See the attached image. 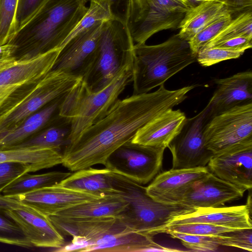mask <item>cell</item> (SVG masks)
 <instances>
[{"instance_id": "1", "label": "cell", "mask_w": 252, "mask_h": 252, "mask_svg": "<svg viewBox=\"0 0 252 252\" xmlns=\"http://www.w3.org/2000/svg\"><path fill=\"white\" fill-rule=\"evenodd\" d=\"M196 87L168 90L164 84L153 92L119 98L101 120L63 148L62 164L72 172L104 165L111 154L131 140L139 129L182 102Z\"/></svg>"}, {"instance_id": "2", "label": "cell", "mask_w": 252, "mask_h": 252, "mask_svg": "<svg viewBox=\"0 0 252 252\" xmlns=\"http://www.w3.org/2000/svg\"><path fill=\"white\" fill-rule=\"evenodd\" d=\"M89 0H47L10 42L16 60L59 48L88 10Z\"/></svg>"}, {"instance_id": "3", "label": "cell", "mask_w": 252, "mask_h": 252, "mask_svg": "<svg viewBox=\"0 0 252 252\" xmlns=\"http://www.w3.org/2000/svg\"><path fill=\"white\" fill-rule=\"evenodd\" d=\"M133 66V61L126 64L109 84L97 91L92 90L81 79L61 98L58 116L69 125L68 144L107 114L132 81Z\"/></svg>"}, {"instance_id": "4", "label": "cell", "mask_w": 252, "mask_h": 252, "mask_svg": "<svg viewBox=\"0 0 252 252\" xmlns=\"http://www.w3.org/2000/svg\"><path fill=\"white\" fill-rule=\"evenodd\" d=\"M196 61L189 42L178 34L157 45L134 44L133 94L149 92Z\"/></svg>"}, {"instance_id": "5", "label": "cell", "mask_w": 252, "mask_h": 252, "mask_svg": "<svg viewBox=\"0 0 252 252\" xmlns=\"http://www.w3.org/2000/svg\"><path fill=\"white\" fill-rule=\"evenodd\" d=\"M111 175L115 194L127 202L117 218L133 231L151 236L162 233L175 219L196 209L158 202L147 194L145 187L119 174L111 171Z\"/></svg>"}, {"instance_id": "6", "label": "cell", "mask_w": 252, "mask_h": 252, "mask_svg": "<svg viewBox=\"0 0 252 252\" xmlns=\"http://www.w3.org/2000/svg\"><path fill=\"white\" fill-rule=\"evenodd\" d=\"M134 45L126 24L114 19L104 22L96 49L77 74L92 90L102 89L133 61Z\"/></svg>"}, {"instance_id": "7", "label": "cell", "mask_w": 252, "mask_h": 252, "mask_svg": "<svg viewBox=\"0 0 252 252\" xmlns=\"http://www.w3.org/2000/svg\"><path fill=\"white\" fill-rule=\"evenodd\" d=\"M81 79L78 74L53 69L18 89L0 106V134L14 129L30 115L62 98Z\"/></svg>"}, {"instance_id": "8", "label": "cell", "mask_w": 252, "mask_h": 252, "mask_svg": "<svg viewBox=\"0 0 252 252\" xmlns=\"http://www.w3.org/2000/svg\"><path fill=\"white\" fill-rule=\"evenodd\" d=\"M189 8L179 0H129L127 26L134 43H145L159 32L178 29Z\"/></svg>"}, {"instance_id": "9", "label": "cell", "mask_w": 252, "mask_h": 252, "mask_svg": "<svg viewBox=\"0 0 252 252\" xmlns=\"http://www.w3.org/2000/svg\"><path fill=\"white\" fill-rule=\"evenodd\" d=\"M63 235L73 237L72 246L65 251L86 252L121 235L133 231L117 217L71 218L47 217Z\"/></svg>"}, {"instance_id": "10", "label": "cell", "mask_w": 252, "mask_h": 252, "mask_svg": "<svg viewBox=\"0 0 252 252\" xmlns=\"http://www.w3.org/2000/svg\"><path fill=\"white\" fill-rule=\"evenodd\" d=\"M203 132L206 146L213 154L252 142V102L212 117L205 124Z\"/></svg>"}, {"instance_id": "11", "label": "cell", "mask_w": 252, "mask_h": 252, "mask_svg": "<svg viewBox=\"0 0 252 252\" xmlns=\"http://www.w3.org/2000/svg\"><path fill=\"white\" fill-rule=\"evenodd\" d=\"M164 150L133 143L130 140L111 154L104 165L111 172L145 185L160 171Z\"/></svg>"}, {"instance_id": "12", "label": "cell", "mask_w": 252, "mask_h": 252, "mask_svg": "<svg viewBox=\"0 0 252 252\" xmlns=\"http://www.w3.org/2000/svg\"><path fill=\"white\" fill-rule=\"evenodd\" d=\"M208 122L205 107L195 116L187 118L180 132L168 145L172 157V169L203 167L214 155L205 144L204 127Z\"/></svg>"}, {"instance_id": "13", "label": "cell", "mask_w": 252, "mask_h": 252, "mask_svg": "<svg viewBox=\"0 0 252 252\" xmlns=\"http://www.w3.org/2000/svg\"><path fill=\"white\" fill-rule=\"evenodd\" d=\"M60 52L52 49L30 59L14 60L0 70V106L21 87L34 82L51 71Z\"/></svg>"}, {"instance_id": "14", "label": "cell", "mask_w": 252, "mask_h": 252, "mask_svg": "<svg viewBox=\"0 0 252 252\" xmlns=\"http://www.w3.org/2000/svg\"><path fill=\"white\" fill-rule=\"evenodd\" d=\"M209 171L219 178L245 190L252 187V142L236 145L214 154Z\"/></svg>"}, {"instance_id": "15", "label": "cell", "mask_w": 252, "mask_h": 252, "mask_svg": "<svg viewBox=\"0 0 252 252\" xmlns=\"http://www.w3.org/2000/svg\"><path fill=\"white\" fill-rule=\"evenodd\" d=\"M210 171L207 166L171 169L157 175L146 187L147 194L155 200L166 204L181 205L192 185Z\"/></svg>"}, {"instance_id": "16", "label": "cell", "mask_w": 252, "mask_h": 252, "mask_svg": "<svg viewBox=\"0 0 252 252\" xmlns=\"http://www.w3.org/2000/svg\"><path fill=\"white\" fill-rule=\"evenodd\" d=\"M4 214L20 228L33 247L59 249L65 245V240L48 218L25 205L9 209Z\"/></svg>"}, {"instance_id": "17", "label": "cell", "mask_w": 252, "mask_h": 252, "mask_svg": "<svg viewBox=\"0 0 252 252\" xmlns=\"http://www.w3.org/2000/svg\"><path fill=\"white\" fill-rule=\"evenodd\" d=\"M101 197H103L65 188L57 184L12 198L48 217L74 205Z\"/></svg>"}, {"instance_id": "18", "label": "cell", "mask_w": 252, "mask_h": 252, "mask_svg": "<svg viewBox=\"0 0 252 252\" xmlns=\"http://www.w3.org/2000/svg\"><path fill=\"white\" fill-rule=\"evenodd\" d=\"M216 90L208 104V121L215 116L236 106L252 102V72H238L215 80Z\"/></svg>"}, {"instance_id": "19", "label": "cell", "mask_w": 252, "mask_h": 252, "mask_svg": "<svg viewBox=\"0 0 252 252\" xmlns=\"http://www.w3.org/2000/svg\"><path fill=\"white\" fill-rule=\"evenodd\" d=\"M245 192L210 172L192 185L181 205L194 208L218 207L240 199Z\"/></svg>"}, {"instance_id": "20", "label": "cell", "mask_w": 252, "mask_h": 252, "mask_svg": "<svg viewBox=\"0 0 252 252\" xmlns=\"http://www.w3.org/2000/svg\"><path fill=\"white\" fill-rule=\"evenodd\" d=\"M251 207L246 205L225 207L197 208L181 215L169 225L205 223L234 229L252 228Z\"/></svg>"}, {"instance_id": "21", "label": "cell", "mask_w": 252, "mask_h": 252, "mask_svg": "<svg viewBox=\"0 0 252 252\" xmlns=\"http://www.w3.org/2000/svg\"><path fill=\"white\" fill-rule=\"evenodd\" d=\"M186 119L185 114L180 110L169 109L139 129L130 141L165 149L180 132Z\"/></svg>"}, {"instance_id": "22", "label": "cell", "mask_w": 252, "mask_h": 252, "mask_svg": "<svg viewBox=\"0 0 252 252\" xmlns=\"http://www.w3.org/2000/svg\"><path fill=\"white\" fill-rule=\"evenodd\" d=\"M104 22L70 39L60 50L53 69L77 74L82 64L96 49Z\"/></svg>"}, {"instance_id": "23", "label": "cell", "mask_w": 252, "mask_h": 252, "mask_svg": "<svg viewBox=\"0 0 252 252\" xmlns=\"http://www.w3.org/2000/svg\"><path fill=\"white\" fill-rule=\"evenodd\" d=\"M58 185L100 197L115 195L111 171L106 168L96 169L90 167L77 170Z\"/></svg>"}, {"instance_id": "24", "label": "cell", "mask_w": 252, "mask_h": 252, "mask_svg": "<svg viewBox=\"0 0 252 252\" xmlns=\"http://www.w3.org/2000/svg\"><path fill=\"white\" fill-rule=\"evenodd\" d=\"M61 99L50 103L30 115L14 129L0 134V149L12 148L38 132L58 111Z\"/></svg>"}, {"instance_id": "25", "label": "cell", "mask_w": 252, "mask_h": 252, "mask_svg": "<svg viewBox=\"0 0 252 252\" xmlns=\"http://www.w3.org/2000/svg\"><path fill=\"white\" fill-rule=\"evenodd\" d=\"M127 202L115 194L82 203L55 215L71 218L117 217L124 210Z\"/></svg>"}, {"instance_id": "26", "label": "cell", "mask_w": 252, "mask_h": 252, "mask_svg": "<svg viewBox=\"0 0 252 252\" xmlns=\"http://www.w3.org/2000/svg\"><path fill=\"white\" fill-rule=\"evenodd\" d=\"M156 243L153 236L131 231L89 248L87 252H180Z\"/></svg>"}, {"instance_id": "27", "label": "cell", "mask_w": 252, "mask_h": 252, "mask_svg": "<svg viewBox=\"0 0 252 252\" xmlns=\"http://www.w3.org/2000/svg\"><path fill=\"white\" fill-rule=\"evenodd\" d=\"M227 9H229L228 6L222 0L204 1L195 6L189 8L179 26L180 31L178 35L180 38L189 41L212 19Z\"/></svg>"}, {"instance_id": "28", "label": "cell", "mask_w": 252, "mask_h": 252, "mask_svg": "<svg viewBox=\"0 0 252 252\" xmlns=\"http://www.w3.org/2000/svg\"><path fill=\"white\" fill-rule=\"evenodd\" d=\"M61 151L49 148L0 149V163L15 161L30 165L34 172L62 163Z\"/></svg>"}, {"instance_id": "29", "label": "cell", "mask_w": 252, "mask_h": 252, "mask_svg": "<svg viewBox=\"0 0 252 252\" xmlns=\"http://www.w3.org/2000/svg\"><path fill=\"white\" fill-rule=\"evenodd\" d=\"M71 174L68 172L57 171L39 174H30L27 173L10 183L3 189L1 193L5 196L14 197L58 184Z\"/></svg>"}, {"instance_id": "30", "label": "cell", "mask_w": 252, "mask_h": 252, "mask_svg": "<svg viewBox=\"0 0 252 252\" xmlns=\"http://www.w3.org/2000/svg\"><path fill=\"white\" fill-rule=\"evenodd\" d=\"M70 129L65 126H52L31 136L12 148L56 149L61 151L68 144Z\"/></svg>"}, {"instance_id": "31", "label": "cell", "mask_w": 252, "mask_h": 252, "mask_svg": "<svg viewBox=\"0 0 252 252\" xmlns=\"http://www.w3.org/2000/svg\"><path fill=\"white\" fill-rule=\"evenodd\" d=\"M230 9L219 14L203 26L188 41L195 55L212 39L232 19Z\"/></svg>"}, {"instance_id": "32", "label": "cell", "mask_w": 252, "mask_h": 252, "mask_svg": "<svg viewBox=\"0 0 252 252\" xmlns=\"http://www.w3.org/2000/svg\"><path fill=\"white\" fill-rule=\"evenodd\" d=\"M88 10L81 20L62 44L60 50L73 37L99 23L113 19L110 4L105 0H91Z\"/></svg>"}, {"instance_id": "33", "label": "cell", "mask_w": 252, "mask_h": 252, "mask_svg": "<svg viewBox=\"0 0 252 252\" xmlns=\"http://www.w3.org/2000/svg\"><path fill=\"white\" fill-rule=\"evenodd\" d=\"M242 36L252 37V8L240 13L234 19L232 18L203 48L212 47L223 40Z\"/></svg>"}, {"instance_id": "34", "label": "cell", "mask_w": 252, "mask_h": 252, "mask_svg": "<svg viewBox=\"0 0 252 252\" xmlns=\"http://www.w3.org/2000/svg\"><path fill=\"white\" fill-rule=\"evenodd\" d=\"M18 0H0V46L8 44L15 33Z\"/></svg>"}, {"instance_id": "35", "label": "cell", "mask_w": 252, "mask_h": 252, "mask_svg": "<svg viewBox=\"0 0 252 252\" xmlns=\"http://www.w3.org/2000/svg\"><path fill=\"white\" fill-rule=\"evenodd\" d=\"M171 237L179 239L182 244L191 251L197 252H214L220 246L218 235H200L168 232Z\"/></svg>"}, {"instance_id": "36", "label": "cell", "mask_w": 252, "mask_h": 252, "mask_svg": "<svg viewBox=\"0 0 252 252\" xmlns=\"http://www.w3.org/2000/svg\"><path fill=\"white\" fill-rule=\"evenodd\" d=\"M0 242L25 248L33 247L19 227L0 212Z\"/></svg>"}, {"instance_id": "37", "label": "cell", "mask_w": 252, "mask_h": 252, "mask_svg": "<svg viewBox=\"0 0 252 252\" xmlns=\"http://www.w3.org/2000/svg\"><path fill=\"white\" fill-rule=\"evenodd\" d=\"M236 229H238L205 223H191L168 225L163 233L175 232L200 235H217Z\"/></svg>"}, {"instance_id": "38", "label": "cell", "mask_w": 252, "mask_h": 252, "mask_svg": "<svg viewBox=\"0 0 252 252\" xmlns=\"http://www.w3.org/2000/svg\"><path fill=\"white\" fill-rule=\"evenodd\" d=\"M244 53L217 47H205L197 54L196 61L203 66H209L222 61L237 59Z\"/></svg>"}, {"instance_id": "39", "label": "cell", "mask_w": 252, "mask_h": 252, "mask_svg": "<svg viewBox=\"0 0 252 252\" xmlns=\"http://www.w3.org/2000/svg\"><path fill=\"white\" fill-rule=\"evenodd\" d=\"M217 235L220 246L252 251V228L238 229Z\"/></svg>"}, {"instance_id": "40", "label": "cell", "mask_w": 252, "mask_h": 252, "mask_svg": "<svg viewBox=\"0 0 252 252\" xmlns=\"http://www.w3.org/2000/svg\"><path fill=\"white\" fill-rule=\"evenodd\" d=\"M34 172L29 165L19 162L6 161L0 163V193L3 189L21 175Z\"/></svg>"}, {"instance_id": "41", "label": "cell", "mask_w": 252, "mask_h": 252, "mask_svg": "<svg viewBox=\"0 0 252 252\" xmlns=\"http://www.w3.org/2000/svg\"><path fill=\"white\" fill-rule=\"evenodd\" d=\"M46 0H18L15 16L16 32L21 29L34 15Z\"/></svg>"}, {"instance_id": "42", "label": "cell", "mask_w": 252, "mask_h": 252, "mask_svg": "<svg viewBox=\"0 0 252 252\" xmlns=\"http://www.w3.org/2000/svg\"><path fill=\"white\" fill-rule=\"evenodd\" d=\"M212 47L228 50L244 52L252 47V37L242 36L231 38L220 41Z\"/></svg>"}, {"instance_id": "43", "label": "cell", "mask_w": 252, "mask_h": 252, "mask_svg": "<svg viewBox=\"0 0 252 252\" xmlns=\"http://www.w3.org/2000/svg\"><path fill=\"white\" fill-rule=\"evenodd\" d=\"M105 0L109 2L113 19L119 20L127 25L129 0Z\"/></svg>"}, {"instance_id": "44", "label": "cell", "mask_w": 252, "mask_h": 252, "mask_svg": "<svg viewBox=\"0 0 252 252\" xmlns=\"http://www.w3.org/2000/svg\"><path fill=\"white\" fill-rule=\"evenodd\" d=\"M226 3L229 9L234 13L251 9L252 0H226Z\"/></svg>"}, {"instance_id": "45", "label": "cell", "mask_w": 252, "mask_h": 252, "mask_svg": "<svg viewBox=\"0 0 252 252\" xmlns=\"http://www.w3.org/2000/svg\"><path fill=\"white\" fill-rule=\"evenodd\" d=\"M14 50V46L11 44H7L0 46V62L11 57Z\"/></svg>"}, {"instance_id": "46", "label": "cell", "mask_w": 252, "mask_h": 252, "mask_svg": "<svg viewBox=\"0 0 252 252\" xmlns=\"http://www.w3.org/2000/svg\"><path fill=\"white\" fill-rule=\"evenodd\" d=\"M15 59L11 57L2 62H0V70L7 66Z\"/></svg>"}, {"instance_id": "47", "label": "cell", "mask_w": 252, "mask_h": 252, "mask_svg": "<svg viewBox=\"0 0 252 252\" xmlns=\"http://www.w3.org/2000/svg\"><path fill=\"white\" fill-rule=\"evenodd\" d=\"M189 3L190 7L195 6L200 3V2L206 1V0H186ZM224 1H225L226 3V0H222ZM227 4V3H226ZM228 6V5H227Z\"/></svg>"}, {"instance_id": "48", "label": "cell", "mask_w": 252, "mask_h": 252, "mask_svg": "<svg viewBox=\"0 0 252 252\" xmlns=\"http://www.w3.org/2000/svg\"><path fill=\"white\" fill-rule=\"evenodd\" d=\"M180 0L181 2H183L184 3L187 4L190 7V6H189V3L188 2V1L186 0Z\"/></svg>"}]
</instances>
